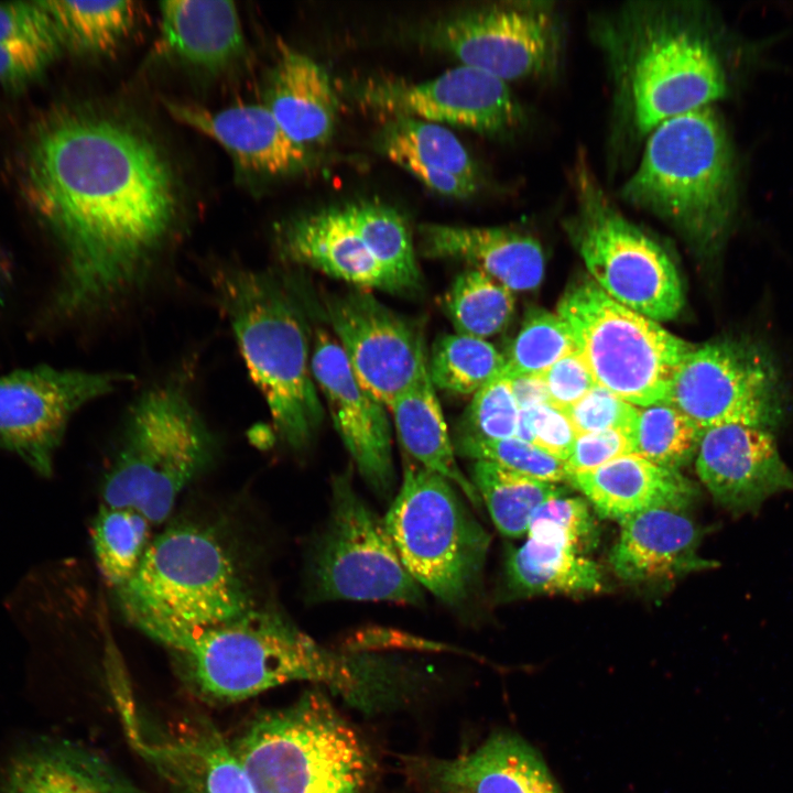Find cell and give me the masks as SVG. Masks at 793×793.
I'll use <instances>...</instances> for the list:
<instances>
[{
	"label": "cell",
	"mask_w": 793,
	"mask_h": 793,
	"mask_svg": "<svg viewBox=\"0 0 793 793\" xmlns=\"http://www.w3.org/2000/svg\"><path fill=\"white\" fill-rule=\"evenodd\" d=\"M520 409L510 378L499 374L472 397L455 436L506 439L517 436Z\"/></svg>",
	"instance_id": "43"
},
{
	"label": "cell",
	"mask_w": 793,
	"mask_h": 793,
	"mask_svg": "<svg viewBox=\"0 0 793 793\" xmlns=\"http://www.w3.org/2000/svg\"><path fill=\"white\" fill-rule=\"evenodd\" d=\"M631 437L619 431L578 434L565 461L568 474L598 468L620 456L633 453ZM569 478V477H568Z\"/></svg>",
	"instance_id": "49"
},
{
	"label": "cell",
	"mask_w": 793,
	"mask_h": 793,
	"mask_svg": "<svg viewBox=\"0 0 793 793\" xmlns=\"http://www.w3.org/2000/svg\"><path fill=\"white\" fill-rule=\"evenodd\" d=\"M453 445L455 452L464 457L490 460L544 481L554 484L568 481L569 474L565 461L539 446L517 437L482 439L455 436Z\"/></svg>",
	"instance_id": "41"
},
{
	"label": "cell",
	"mask_w": 793,
	"mask_h": 793,
	"mask_svg": "<svg viewBox=\"0 0 793 793\" xmlns=\"http://www.w3.org/2000/svg\"><path fill=\"white\" fill-rule=\"evenodd\" d=\"M703 431L665 401L638 408L633 453L678 470L696 455Z\"/></svg>",
	"instance_id": "39"
},
{
	"label": "cell",
	"mask_w": 793,
	"mask_h": 793,
	"mask_svg": "<svg viewBox=\"0 0 793 793\" xmlns=\"http://www.w3.org/2000/svg\"><path fill=\"white\" fill-rule=\"evenodd\" d=\"M174 656L185 681L202 697L220 703L248 699L270 688L308 681L344 696H361L372 662L330 651L272 608L157 641Z\"/></svg>",
	"instance_id": "3"
},
{
	"label": "cell",
	"mask_w": 793,
	"mask_h": 793,
	"mask_svg": "<svg viewBox=\"0 0 793 793\" xmlns=\"http://www.w3.org/2000/svg\"><path fill=\"white\" fill-rule=\"evenodd\" d=\"M541 379L548 403L563 411L578 402L597 384L576 349L546 369Z\"/></svg>",
	"instance_id": "47"
},
{
	"label": "cell",
	"mask_w": 793,
	"mask_h": 793,
	"mask_svg": "<svg viewBox=\"0 0 793 793\" xmlns=\"http://www.w3.org/2000/svg\"><path fill=\"white\" fill-rule=\"evenodd\" d=\"M569 237L591 280L619 304L658 323L673 319L684 290L667 252L612 204L583 153L573 172Z\"/></svg>",
	"instance_id": "10"
},
{
	"label": "cell",
	"mask_w": 793,
	"mask_h": 793,
	"mask_svg": "<svg viewBox=\"0 0 793 793\" xmlns=\"http://www.w3.org/2000/svg\"><path fill=\"white\" fill-rule=\"evenodd\" d=\"M438 775L463 793H562L540 753L510 732L495 734L475 751L442 764Z\"/></svg>",
	"instance_id": "29"
},
{
	"label": "cell",
	"mask_w": 793,
	"mask_h": 793,
	"mask_svg": "<svg viewBox=\"0 0 793 793\" xmlns=\"http://www.w3.org/2000/svg\"><path fill=\"white\" fill-rule=\"evenodd\" d=\"M504 356L482 338L447 334L434 343L427 369L435 388L455 394H475L498 377Z\"/></svg>",
	"instance_id": "38"
},
{
	"label": "cell",
	"mask_w": 793,
	"mask_h": 793,
	"mask_svg": "<svg viewBox=\"0 0 793 793\" xmlns=\"http://www.w3.org/2000/svg\"><path fill=\"white\" fill-rule=\"evenodd\" d=\"M368 107L442 124L497 134L518 128L523 110L507 83L459 65L421 83L376 79L360 93Z\"/></svg>",
	"instance_id": "18"
},
{
	"label": "cell",
	"mask_w": 793,
	"mask_h": 793,
	"mask_svg": "<svg viewBox=\"0 0 793 793\" xmlns=\"http://www.w3.org/2000/svg\"><path fill=\"white\" fill-rule=\"evenodd\" d=\"M126 380L120 373L46 365L1 374L0 448L14 453L41 475H51L72 416Z\"/></svg>",
	"instance_id": "16"
},
{
	"label": "cell",
	"mask_w": 793,
	"mask_h": 793,
	"mask_svg": "<svg viewBox=\"0 0 793 793\" xmlns=\"http://www.w3.org/2000/svg\"><path fill=\"white\" fill-rule=\"evenodd\" d=\"M411 576L448 605L465 601L479 583L490 535L445 477L409 463L383 519Z\"/></svg>",
	"instance_id": "9"
},
{
	"label": "cell",
	"mask_w": 793,
	"mask_h": 793,
	"mask_svg": "<svg viewBox=\"0 0 793 793\" xmlns=\"http://www.w3.org/2000/svg\"><path fill=\"white\" fill-rule=\"evenodd\" d=\"M419 233L426 257L465 261L512 292L531 291L542 282L544 253L529 233L444 224L421 225Z\"/></svg>",
	"instance_id": "23"
},
{
	"label": "cell",
	"mask_w": 793,
	"mask_h": 793,
	"mask_svg": "<svg viewBox=\"0 0 793 793\" xmlns=\"http://www.w3.org/2000/svg\"><path fill=\"white\" fill-rule=\"evenodd\" d=\"M397 165L441 195L466 198L478 187V171L460 140L443 124L394 116L381 137Z\"/></svg>",
	"instance_id": "27"
},
{
	"label": "cell",
	"mask_w": 793,
	"mask_h": 793,
	"mask_svg": "<svg viewBox=\"0 0 793 793\" xmlns=\"http://www.w3.org/2000/svg\"><path fill=\"white\" fill-rule=\"evenodd\" d=\"M108 682L127 739L169 793H252L232 741L209 720L157 724L139 706L124 671Z\"/></svg>",
	"instance_id": "15"
},
{
	"label": "cell",
	"mask_w": 793,
	"mask_h": 793,
	"mask_svg": "<svg viewBox=\"0 0 793 793\" xmlns=\"http://www.w3.org/2000/svg\"><path fill=\"white\" fill-rule=\"evenodd\" d=\"M326 311L358 382L389 410L427 371L421 328L372 294L351 291L335 296Z\"/></svg>",
	"instance_id": "17"
},
{
	"label": "cell",
	"mask_w": 793,
	"mask_h": 793,
	"mask_svg": "<svg viewBox=\"0 0 793 793\" xmlns=\"http://www.w3.org/2000/svg\"><path fill=\"white\" fill-rule=\"evenodd\" d=\"M663 401L703 432L739 424L772 433L790 409L779 362L751 336L695 346L676 369Z\"/></svg>",
	"instance_id": "12"
},
{
	"label": "cell",
	"mask_w": 793,
	"mask_h": 793,
	"mask_svg": "<svg viewBox=\"0 0 793 793\" xmlns=\"http://www.w3.org/2000/svg\"><path fill=\"white\" fill-rule=\"evenodd\" d=\"M684 511L658 508L621 521L609 555L616 575L640 583L716 567L718 563L698 555L703 530Z\"/></svg>",
	"instance_id": "22"
},
{
	"label": "cell",
	"mask_w": 793,
	"mask_h": 793,
	"mask_svg": "<svg viewBox=\"0 0 793 793\" xmlns=\"http://www.w3.org/2000/svg\"><path fill=\"white\" fill-rule=\"evenodd\" d=\"M390 411L408 455L459 487L474 506L480 507L481 499L475 486L455 459L454 445L428 369L399 395Z\"/></svg>",
	"instance_id": "31"
},
{
	"label": "cell",
	"mask_w": 793,
	"mask_h": 793,
	"mask_svg": "<svg viewBox=\"0 0 793 793\" xmlns=\"http://www.w3.org/2000/svg\"><path fill=\"white\" fill-rule=\"evenodd\" d=\"M122 432L102 482V504L130 508L152 524L162 523L210 463V430L185 388L165 382L134 401Z\"/></svg>",
	"instance_id": "7"
},
{
	"label": "cell",
	"mask_w": 793,
	"mask_h": 793,
	"mask_svg": "<svg viewBox=\"0 0 793 793\" xmlns=\"http://www.w3.org/2000/svg\"><path fill=\"white\" fill-rule=\"evenodd\" d=\"M471 479L497 529L509 537L526 533L537 508L565 495V489L557 484L525 476L490 460H476Z\"/></svg>",
	"instance_id": "33"
},
{
	"label": "cell",
	"mask_w": 793,
	"mask_h": 793,
	"mask_svg": "<svg viewBox=\"0 0 793 793\" xmlns=\"http://www.w3.org/2000/svg\"><path fill=\"white\" fill-rule=\"evenodd\" d=\"M59 50L32 42H0V84L25 86L39 78Z\"/></svg>",
	"instance_id": "48"
},
{
	"label": "cell",
	"mask_w": 793,
	"mask_h": 793,
	"mask_svg": "<svg viewBox=\"0 0 793 793\" xmlns=\"http://www.w3.org/2000/svg\"><path fill=\"white\" fill-rule=\"evenodd\" d=\"M265 106L286 135L305 149L325 143L334 131L337 99L325 69L283 43Z\"/></svg>",
	"instance_id": "28"
},
{
	"label": "cell",
	"mask_w": 793,
	"mask_h": 793,
	"mask_svg": "<svg viewBox=\"0 0 793 793\" xmlns=\"http://www.w3.org/2000/svg\"><path fill=\"white\" fill-rule=\"evenodd\" d=\"M442 303L457 334L486 339L507 327L515 300L512 291L469 267L454 279Z\"/></svg>",
	"instance_id": "35"
},
{
	"label": "cell",
	"mask_w": 793,
	"mask_h": 793,
	"mask_svg": "<svg viewBox=\"0 0 793 793\" xmlns=\"http://www.w3.org/2000/svg\"><path fill=\"white\" fill-rule=\"evenodd\" d=\"M456 793H463V792H456Z\"/></svg>",
	"instance_id": "51"
},
{
	"label": "cell",
	"mask_w": 793,
	"mask_h": 793,
	"mask_svg": "<svg viewBox=\"0 0 793 793\" xmlns=\"http://www.w3.org/2000/svg\"><path fill=\"white\" fill-rule=\"evenodd\" d=\"M152 523L130 508L101 504L91 524L97 566L113 589L138 568L152 537Z\"/></svg>",
	"instance_id": "37"
},
{
	"label": "cell",
	"mask_w": 793,
	"mask_h": 793,
	"mask_svg": "<svg viewBox=\"0 0 793 793\" xmlns=\"http://www.w3.org/2000/svg\"><path fill=\"white\" fill-rule=\"evenodd\" d=\"M509 586L518 594H584L602 587L598 566L586 555L534 539L513 550L507 562Z\"/></svg>",
	"instance_id": "32"
},
{
	"label": "cell",
	"mask_w": 793,
	"mask_h": 793,
	"mask_svg": "<svg viewBox=\"0 0 793 793\" xmlns=\"http://www.w3.org/2000/svg\"><path fill=\"white\" fill-rule=\"evenodd\" d=\"M344 211L371 256L403 292L420 283L414 247L404 218L393 208L373 202L347 205Z\"/></svg>",
	"instance_id": "36"
},
{
	"label": "cell",
	"mask_w": 793,
	"mask_h": 793,
	"mask_svg": "<svg viewBox=\"0 0 793 793\" xmlns=\"http://www.w3.org/2000/svg\"><path fill=\"white\" fill-rule=\"evenodd\" d=\"M282 253L292 262L361 287L403 292L371 256L344 208H328L290 221L280 235Z\"/></svg>",
	"instance_id": "25"
},
{
	"label": "cell",
	"mask_w": 793,
	"mask_h": 793,
	"mask_svg": "<svg viewBox=\"0 0 793 793\" xmlns=\"http://www.w3.org/2000/svg\"><path fill=\"white\" fill-rule=\"evenodd\" d=\"M232 745L252 793H357L368 771L358 736L321 692L259 715Z\"/></svg>",
	"instance_id": "8"
},
{
	"label": "cell",
	"mask_w": 793,
	"mask_h": 793,
	"mask_svg": "<svg viewBox=\"0 0 793 793\" xmlns=\"http://www.w3.org/2000/svg\"><path fill=\"white\" fill-rule=\"evenodd\" d=\"M526 533L530 539L563 545L584 555L596 547L599 536L587 502L565 495L540 506Z\"/></svg>",
	"instance_id": "42"
},
{
	"label": "cell",
	"mask_w": 793,
	"mask_h": 793,
	"mask_svg": "<svg viewBox=\"0 0 793 793\" xmlns=\"http://www.w3.org/2000/svg\"><path fill=\"white\" fill-rule=\"evenodd\" d=\"M510 379L520 410L548 402L541 376H519Z\"/></svg>",
	"instance_id": "50"
},
{
	"label": "cell",
	"mask_w": 793,
	"mask_h": 793,
	"mask_svg": "<svg viewBox=\"0 0 793 793\" xmlns=\"http://www.w3.org/2000/svg\"><path fill=\"white\" fill-rule=\"evenodd\" d=\"M62 45L94 54L113 51L133 30V1H44Z\"/></svg>",
	"instance_id": "34"
},
{
	"label": "cell",
	"mask_w": 793,
	"mask_h": 793,
	"mask_svg": "<svg viewBox=\"0 0 793 793\" xmlns=\"http://www.w3.org/2000/svg\"><path fill=\"white\" fill-rule=\"evenodd\" d=\"M575 349L566 324L556 313L531 309L508 352L503 355L501 374L508 378L541 376Z\"/></svg>",
	"instance_id": "40"
},
{
	"label": "cell",
	"mask_w": 793,
	"mask_h": 793,
	"mask_svg": "<svg viewBox=\"0 0 793 793\" xmlns=\"http://www.w3.org/2000/svg\"><path fill=\"white\" fill-rule=\"evenodd\" d=\"M620 197L674 226L699 251H718L736 215L737 185L730 142L711 106L655 127Z\"/></svg>",
	"instance_id": "5"
},
{
	"label": "cell",
	"mask_w": 793,
	"mask_h": 793,
	"mask_svg": "<svg viewBox=\"0 0 793 793\" xmlns=\"http://www.w3.org/2000/svg\"><path fill=\"white\" fill-rule=\"evenodd\" d=\"M602 518L619 522L658 509L685 510L697 498V486L678 470L659 466L631 453L598 468L569 475Z\"/></svg>",
	"instance_id": "24"
},
{
	"label": "cell",
	"mask_w": 793,
	"mask_h": 793,
	"mask_svg": "<svg viewBox=\"0 0 793 793\" xmlns=\"http://www.w3.org/2000/svg\"><path fill=\"white\" fill-rule=\"evenodd\" d=\"M308 575L316 600H423L384 521L357 493L347 474L332 482L330 515L311 555Z\"/></svg>",
	"instance_id": "13"
},
{
	"label": "cell",
	"mask_w": 793,
	"mask_h": 793,
	"mask_svg": "<svg viewBox=\"0 0 793 793\" xmlns=\"http://www.w3.org/2000/svg\"><path fill=\"white\" fill-rule=\"evenodd\" d=\"M430 41L460 65L504 83L554 73L563 28L552 2L523 1L467 11L434 25Z\"/></svg>",
	"instance_id": "14"
},
{
	"label": "cell",
	"mask_w": 793,
	"mask_h": 793,
	"mask_svg": "<svg viewBox=\"0 0 793 793\" xmlns=\"http://www.w3.org/2000/svg\"><path fill=\"white\" fill-rule=\"evenodd\" d=\"M113 590L128 621L155 642L225 623L258 606L221 533L194 520L174 521L152 537L135 572Z\"/></svg>",
	"instance_id": "4"
},
{
	"label": "cell",
	"mask_w": 793,
	"mask_h": 793,
	"mask_svg": "<svg viewBox=\"0 0 793 793\" xmlns=\"http://www.w3.org/2000/svg\"><path fill=\"white\" fill-rule=\"evenodd\" d=\"M577 435L601 431H619L631 437L638 422V406L610 390L596 384L578 402L564 411Z\"/></svg>",
	"instance_id": "44"
},
{
	"label": "cell",
	"mask_w": 793,
	"mask_h": 793,
	"mask_svg": "<svg viewBox=\"0 0 793 793\" xmlns=\"http://www.w3.org/2000/svg\"><path fill=\"white\" fill-rule=\"evenodd\" d=\"M556 314L596 383L638 408L666 398L676 369L695 347L619 304L591 279L568 289Z\"/></svg>",
	"instance_id": "11"
},
{
	"label": "cell",
	"mask_w": 793,
	"mask_h": 793,
	"mask_svg": "<svg viewBox=\"0 0 793 793\" xmlns=\"http://www.w3.org/2000/svg\"><path fill=\"white\" fill-rule=\"evenodd\" d=\"M311 369L360 476L378 496L390 495L394 468L385 405L358 382L339 344L323 329L314 337Z\"/></svg>",
	"instance_id": "19"
},
{
	"label": "cell",
	"mask_w": 793,
	"mask_h": 793,
	"mask_svg": "<svg viewBox=\"0 0 793 793\" xmlns=\"http://www.w3.org/2000/svg\"><path fill=\"white\" fill-rule=\"evenodd\" d=\"M26 189L63 246L59 302L72 312L111 305L138 287L178 211L159 144L106 112L67 111L44 123L30 148Z\"/></svg>",
	"instance_id": "1"
},
{
	"label": "cell",
	"mask_w": 793,
	"mask_h": 793,
	"mask_svg": "<svg viewBox=\"0 0 793 793\" xmlns=\"http://www.w3.org/2000/svg\"><path fill=\"white\" fill-rule=\"evenodd\" d=\"M0 793H141L97 752L67 741H50L13 758Z\"/></svg>",
	"instance_id": "26"
},
{
	"label": "cell",
	"mask_w": 793,
	"mask_h": 793,
	"mask_svg": "<svg viewBox=\"0 0 793 793\" xmlns=\"http://www.w3.org/2000/svg\"><path fill=\"white\" fill-rule=\"evenodd\" d=\"M178 122L220 144L246 171L280 175L300 167L306 149L292 141L265 105H237L211 110L178 100H165Z\"/></svg>",
	"instance_id": "21"
},
{
	"label": "cell",
	"mask_w": 793,
	"mask_h": 793,
	"mask_svg": "<svg viewBox=\"0 0 793 793\" xmlns=\"http://www.w3.org/2000/svg\"><path fill=\"white\" fill-rule=\"evenodd\" d=\"M695 456L702 482L736 517L756 514L769 498L793 492V469L771 432L739 424L709 427Z\"/></svg>",
	"instance_id": "20"
},
{
	"label": "cell",
	"mask_w": 793,
	"mask_h": 793,
	"mask_svg": "<svg viewBox=\"0 0 793 793\" xmlns=\"http://www.w3.org/2000/svg\"><path fill=\"white\" fill-rule=\"evenodd\" d=\"M160 17L165 50L188 65L219 70L243 50L242 26L231 1H165Z\"/></svg>",
	"instance_id": "30"
},
{
	"label": "cell",
	"mask_w": 793,
	"mask_h": 793,
	"mask_svg": "<svg viewBox=\"0 0 793 793\" xmlns=\"http://www.w3.org/2000/svg\"><path fill=\"white\" fill-rule=\"evenodd\" d=\"M216 291L249 373L289 447H307L324 410L311 369L304 321L273 276L247 269L217 273Z\"/></svg>",
	"instance_id": "6"
},
{
	"label": "cell",
	"mask_w": 793,
	"mask_h": 793,
	"mask_svg": "<svg viewBox=\"0 0 793 793\" xmlns=\"http://www.w3.org/2000/svg\"><path fill=\"white\" fill-rule=\"evenodd\" d=\"M15 41L61 48L62 42L44 1L0 2V42Z\"/></svg>",
	"instance_id": "46"
},
{
	"label": "cell",
	"mask_w": 793,
	"mask_h": 793,
	"mask_svg": "<svg viewBox=\"0 0 793 793\" xmlns=\"http://www.w3.org/2000/svg\"><path fill=\"white\" fill-rule=\"evenodd\" d=\"M619 105L638 137L682 113L709 107L727 90L724 65L697 10L641 2L598 26Z\"/></svg>",
	"instance_id": "2"
},
{
	"label": "cell",
	"mask_w": 793,
	"mask_h": 793,
	"mask_svg": "<svg viewBox=\"0 0 793 793\" xmlns=\"http://www.w3.org/2000/svg\"><path fill=\"white\" fill-rule=\"evenodd\" d=\"M577 433L567 414L548 402L520 410L517 438L532 443L566 461Z\"/></svg>",
	"instance_id": "45"
}]
</instances>
